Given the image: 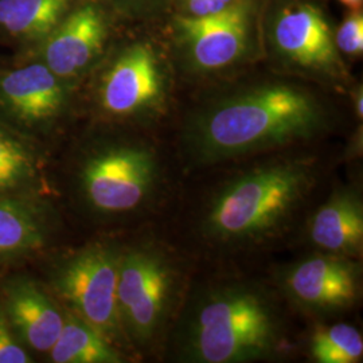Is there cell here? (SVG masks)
Here are the masks:
<instances>
[{
  "mask_svg": "<svg viewBox=\"0 0 363 363\" xmlns=\"http://www.w3.org/2000/svg\"><path fill=\"white\" fill-rule=\"evenodd\" d=\"M325 123V106L312 91L276 81L250 85L206 105L189 132L198 155L220 160L311 138Z\"/></svg>",
  "mask_w": 363,
  "mask_h": 363,
  "instance_id": "cell-1",
  "label": "cell"
},
{
  "mask_svg": "<svg viewBox=\"0 0 363 363\" xmlns=\"http://www.w3.org/2000/svg\"><path fill=\"white\" fill-rule=\"evenodd\" d=\"M304 162H283L249 171L226 186L208 210L206 225L226 241L259 238L279 228L311 187Z\"/></svg>",
  "mask_w": 363,
  "mask_h": 363,
  "instance_id": "cell-2",
  "label": "cell"
},
{
  "mask_svg": "<svg viewBox=\"0 0 363 363\" xmlns=\"http://www.w3.org/2000/svg\"><path fill=\"white\" fill-rule=\"evenodd\" d=\"M277 323L268 303L245 288H225L205 298L189 328L195 361H250L274 349Z\"/></svg>",
  "mask_w": 363,
  "mask_h": 363,
  "instance_id": "cell-3",
  "label": "cell"
},
{
  "mask_svg": "<svg viewBox=\"0 0 363 363\" xmlns=\"http://www.w3.org/2000/svg\"><path fill=\"white\" fill-rule=\"evenodd\" d=\"M261 42L264 55L289 72L331 85L347 79L335 28L315 0H265Z\"/></svg>",
  "mask_w": 363,
  "mask_h": 363,
  "instance_id": "cell-4",
  "label": "cell"
},
{
  "mask_svg": "<svg viewBox=\"0 0 363 363\" xmlns=\"http://www.w3.org/2000/svg\"><path fill=\"white\" fill-rule=\"evenodd\" d=\"M265 0H241L205 18L171 15L169 43L182 67L194 76H217L264 55L261 13Z\"/></svg>",
  "mask_w": 363,
  "mask_h": 363,
  "instance_id": "cell-5",
  "label": "cell"
},
{
  "mask_svg": "<svg viewBox=\"0 0 363 363\" xmlns=\"http://www.w3.org/2000/svg\"><path fill=\"white\" fill-rule=\"evenodd\" d=\"M169 66L151 39H133L117 50L99 84V104L117 118L154 116L169 96Z\"/></svg>",
  "mask_w": 363,
  "mask_h": 363,
  "instance_id": "cell-6",
  "label": "cell"
},
{
  "mask_svg": "<svg viewBox=\"0 0 363 363\" xmlns=\"http://www.w3.org/2000/svg\"><path fill=\"white\" fill-rule=\"evenodd\" d=\"M117 13L105 0H77L52 31L27 48L38 61L72 84L97 65L115 33Z\"/></svg>",
  "mask_w": 363,
  "mask_h": 363,
  "instance_id": "cell-7",
  "label": "cell"
},
{
  "mask_svg": "<svg viewBox=\"0 0 363 363\" xmlns=\"http://www.w3.org/2000/svg\"><path fill=\"white\" fill-rule=\"evenodd\" d=\"M120 259L104 247L79 252L60 269L55 286L73 307L76 315L97 328L105 337L120 325L117 280Z\"/></svg>",
  "mask_w": 363,
  "mask_h": 363,
  "instance_id": "cell-8",
  "label": "cell"
},
{
  "mask_svg": "<svg viewBox=\"0 0 363 363\" xmlns=\"http://www.w3.org/2000/svg\"><path fill=\"white\" fill-rule=\"evenodd\" d=\"M155 159L140 147H116L93 156L86 163L82 183L97 210L123 213L138 208L152 190Z\"/></svg>",
  "mask_w": 363,
  "mask_h": 363,
  "instance_id": "cell-9",
  "label": "cell"
},
{
  "mask_svg": "<svg viewBox=\"0 0 363 363\" xmlns=\"http://www.w3.org/2000/svg\"><path fill=\"white\" fill-rule=\"evenodd\" d=\"M171 274L152 252H130L120 257L117 306L120 320L140 342L155 335L169 303Z\"/></svg>",
  "mask_w": 363,
  "mask_h": 363,
  "instance_id": "cell-10",
  "label": "cell"
},
{
  "mask_svg": "<svg viewBox=\"0 0 363 363\" xmlns=\"http://www.w3.org/2000/svg\"><path fill=\"white\" fill-rule=\"evenodd\" d=\"M70 84L38 61L0 73V108L15 121L39 127L54 121L69 104Z\"/></svg>",
  "mask_w": 363,
  "mask_h": 363,
  "instance_id": "cell-11",
  "label": "cell"
},
{
  "mask_svg": "<svg viewBox=\"0 0 363 363\" xmlns=\"http://www.w3.org/2000/svg\"><path fill=\"white\" fill-rule=\"evenodd\" d=\"M286 286L307 307L337 310L357 298V269L337 256H313L292 268L286 276Z\"/></svg>",
  "mask_w": 363,
  "mask_h": 363,
  "instance_id": "cell-12",
  "label": "cell"
},
{
  "mask_svg": "<svg viewBox=\"0 0 363 363\" xmlns=\"http://www.w3.org/2000/svg\"><path fill=\"white\" fill-rule=\"evenodd\" d=\"M6 315L13 333L37 351L52 349L65 320L50 298L27 281L10 288Z\"/></svg>",
  "mask_w": 363,
  "mask_h": 363,
  "instance_id": "cell-13",
  "label": "cell"
},
{
  "mask_svg": "<svg viewBox=\"0 0 363 363\" xmlns=\"http://www.w3.org/2000/svg\"><path fill=\"white\" fill-rule=\"evenodd\" d=\"M312 242L333 255H357L363 244V206L358 195L337 191L312 217Z\"/></svg>",
  "mask_w": 363,
  "mask_h": 363,
  "instance_id": "cell-14",
  "label": "cell"
},
{
  "mask_svg": "<svg viewBox=\"0 0 363 363\" xmlns=\"http://www.w3.org/2000/svg\"><path fill=\"white\" fill-rule=\"evenodd\" d=\"M77 0H0V35L30 48L45 38Z\"/></svg>",
  "mask_w": 363,
  "mask_h": 363,
  "instance_id": "cell-15",
  "label": "cell"
},
{
  "mask_svg": "<svg viewBox=\"0 0 363 363\" xmlns=\"http://www.w3.org/2000/svg\"><path fill=\"white\" fill-rule=\"evenodd\" d=\"M49 351L55 363L120 362L108 337L78 315L65 318L62 330Z\"/></svg>",
  "mask_w": 363,
  "mask_h": 363,
  "instance_id": "cell-16",
  "label": "cell"
},
{
  "mask_svg": "<svg viewBox=\"0 0 363 363\" xmlns=\"http://www.w3.org/2000/svg\"><path fill=\"white\" fill-rule=\"evenodd\" d=\"M42 226L37 216L15 201H0V256L40 245Z\"/></svg>",
  "mask_w": 363,
  "mask_h": 363,
  "instance_id": "cell-17",
  "label": "cell"
},
{
  "mask_svg": "<svg viewBox=\"0 0 363 363\" xmlns=\"http://www.w3.org/2000/svg\"><path fill=\"white\" fill-rule=\"evenodd\" d=\"M311 354L316 362L357 363L363 357L362 337L346 323L319 328L312 337Z\"/></svg>",
  "mask_w": 363,
  "mask_h": 363,
  "instance_id": "cell-18",
  "label": "cell"
},
{
  "mask_svg": "<svg viewBox=\"0 0 363 363\" xmlns=\"http://www.w3.org/2000/svg\"><path fill=\"white\" fill-rule=\"evenodd\" d=\"M34 172L28 150L9 130L0 127V190L13 189L26 182Z\"/></svg>",
  "mask_w": 363,
  "mask_h": 363,
  "instance_id": "cell-19",
  "label": "cell"
},
{
  "mask_svg": "<svg viewBox=\"0 0 363 363\" xmlns=\"http://www.w3.org/2000/svg\"><path fill=\"white\" fill-rule=\"evenodd\" d=\"M118 16L136 22H152L172 13L174 0H105Z\"/></svg>",
  "mask_w": 363,
  "mask_h": 363,
  "instance_id": "cell-20",
  "label": "cell"
},
{
  "mask_svg": "<svg viewBox=\"0 0 363 363\" xmlns=\"http://www.w3.org/2000/svg\"><path fill=\"white\" fill-rule=\"evenodd\" d=\"M337 50L349 58H361L363 52V11H349L335 28Z\"/></svg>",
  "mask_w": 363,
  "mask_h": 363,
  "instance_id": "cell-21",
  "label": "cell"
},
{
  "mask_svg": "<svg viewBox=\"0 0 363 363\" xmlns=\"http://www.w3.org/2000/svg\"><path fill=\"white\" fill-rule=\"evenodd\" d=\"M240 1L241 0H174L172 13L184 18H205L222 13Z\"/></svg>",
  "mask_w": 363,
  "mask_h": 363,
  "instance_id": "cell-22",
  "label": "cell"
},
{
  "mask_svg": "<svg viewBox=\"0 0 363 363\" xmlns=\"http://www.w3.org/2000/svg\"><path fill=\"white\" fill-rule=\"evenodd\" d=\"M30 357L16 342L7 318L0 313V363H27Z\"/></svg>",
  "mask_w": 363,
  "mask_h": 363,
  "instance_id": "cell-23",
  "label": "cell"
},
{
  "mask_svg": "<svg viewBox=\"0 0 363 363\" xmlns=\"http://www.w3.org/2000/svg\"><path fill=\"white\" fill-rule=\"evenodd\" d=\"M352 105H354V112L355 116L361 121L363 115V91L362 85L357 86L352 91Z\"/></svg>",
  "mask_w": 363,
  "mask_h": 363,
  "instance_id": "cell-24",
  "label": "cell"
},
{
  "mask_svg": "<svg viewBox=\"0 0 363 363\" xmlns=\"http://www.w3.org/2000/svg\"><path fill=\"white\" fill-rule=\"evenodd\" d=\"M349 11H361L363 9V0H337Z\"/></svg>",
  "mask_w": 363,
  "mask_h": 363,
  "instance_id": "cell-25",
  "label": "cell"
}]
</instances>
